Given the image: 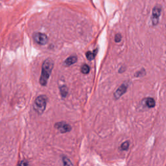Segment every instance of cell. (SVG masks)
I'll return each instance as SVG.
<instances>
[{
	"label": "cell",
	"mask_w": 166,
	"mask_h": 166,
	"mask_svg": "<svg viewBox=\"0 0 166 166\" xmlns=\"http://www.w3.org/2000/svg\"><path fill=\"white\" fill-rule=\"evenodd\" d=\"M54 63L51 59H46L42 64V73L40 78V83L42 86H46L49 79L52 69L53 68Z\"/></svg>",
	"instance_id": "cell-1"
},
{
	"label": "cell",
	"mask_w": 166,
	"mask_h": 166,
	"mask_svg": "<svg viewBox=\"0 0 166 166\" xmlns=\"http://www.w3.org/2000/svg\"><path fill=\"white\" fill-rule=\"evenodd\" d=\"M47 104V97L46 95H39L34 103V109L39 114L44 112Z\"/></svg>",
	"instance_id": "cell-2"
},
{
	"label": "cell",
	"mask_w": 166,
	"mask_h": 166,
	"mask_svg": "<svg viewBox=\"0 0 166 166\" xmlns=\"http://www.w3.org/2000/svg\"><path fill=\"white\" fill-rule=\"evenodd\" d=\"M34 40L40 45H45L48 41V38L46 34L42 33H36L33 34Z\"/></svg>",
	"instance_id": "cell-3"
},
{
	"label": "cell",
	"mask_w": 166,
	"mask_h": 166,
	"mask_svg": "<svg viewBox=\"0 0 166 166\" xmlns=\"http://www.w3.org/2000/svg\"><path fill=\"white\" fill-rule=\"evenodd\" d=\"M161 7L160 6H156L153 8V9H152V17H151L152 25H156L158 24L160 16L161 14Z\"/></svg>",
	"instance_id": "cell-4"
},
{
	"label": "cell",
	"mask_w": 166,
	"mask_h": 166,
	"mask_svg": "<svg viewBox=\"0 0 166 166\" xmlns=\"http://www.w3.org/2000/svg\"><path fill=\"white\" fill-rule=\"evenodd\" d=\"M55 126V128H56L58 130H60V132L61 133H65V132H69V131H70L72 129L71 126L69 124L65 123V122H60V123H56Z\"/></svg>",
	"instance_id": "cell-5"
},
{
	"label": "cell",
	"mask_w": 166,
	"mask_h": 166,
	"mask_svg": "<svg viewBox=\"0 0 166 166\" xmlns=\"http://www.w3.org/2000/svg\"><path fill=\"white\" fill-rule=\"evenodd\" d=\"M126 90H127V85H126V83L121 85L119 88L116 90V91L114 92V94H113L115 99H118L126 92Z\"/></svg>",
	"instance_id": "cell-6"
},
{
	"label": "cell",
	"mask_w": 166,
	"mask_h": 166,
	"mask_svg": "<svg viewBox=\"0 0 166 166\" xmlns=\"http://www.w3.org/2000/svg\"><path fill=\"white\" fill-rule=\"evenodd\" d=\"M77 57L76 56H71L64 61V65L66 66H69L77 62Z\"/></svg>",
	"instance_id": "cell-7"
},
{
	"label": "cell",
	"mask_w": 166,
	"mask_h": 166,
	"mask_svg": "<svg viewBox=\"0 0 166 166\" xmlns=\"http://www.w3.org/2000/svg\"><path fill=\"white\" fill-rule=\"evenodd\" d=\"M97 53V49H95L94 51H88L86 53V56L88 60H92L94 59L95 55Z\"/></svg>",
	"instance_id": "cell-8"
},
{
	"label": "cell",
	"mask_w": 166,
	"mask_h": 166,
	"mask_svg": "<svg viewBox=\"0 0 166 166\" xmlns=\"http://www.w3.org/2000/svg\"><path fill=\"white\" fill-rule=\"evenodd\" d=\"M146 105L148 108H154L155 107V101L153 98L148 97L146 99Z\"/></svg>",
	"instance_id": "cell-9"
},
{
	"label": "cell",
	"mask_w": 166,
	"mask_h": 166,
	"mask_svg": "<svg viewBox=\"0 0 166 166\" xmlns=\"http://www.w3.org/2000/svg\"><path fill=\"white\" fill-rule=\"evenodd\" d=\"M90 67L88 65L85 64L82 65L81 72L83 74H88L90 72Z\"/></svg>",
	"instance_id": "cell-10"
},
{
	"label": "cell",
	"mask_w": 166,
	"mask_h": 166,
	"mask_svg": "<svg viewBox=\"0 0 166 166\" xmlns=\"http://www.w3.org/2000/svg\"><path fill=\"white\" fill-rule=\"evenodd\" d=\"M60 90L61 95H62L63 97H65V96L67 95L68 92V90L67 87H66V86H62V87H61V88H60Z\"/></svg>",
	"instance_id": "cell-11"
},
{
	"label": "cell",
	"mask_w": 166,
	"mask_h": 166,
	"mask_svg": "<svg viewBox=\"0 0 166 166\" xmlns=\"http://www.w3.org/2000/svg\"><path fill=\"white\" fill-rule=\"evenodd\" d=\"M129 148V142L126 141L121 144V149L123 151H126L128 150Z\"/></svg>",
	"instance_id": "cell-12"
},
{
	"label": "cell",
	"mask_w": 166,
	"mask_h": 166,
	"mask_svg": "<svg viewBox=\"0 0 166 166\" xmlns=\"http://www.w3.org/2000/svg\"><path fill=\"white\" fill-rule=\"evenodd\" d=\"M62 160H63L64 165H72V163L71 162V161L69 160L68 158H66V157H63Z\"/></svg>",
	"instance_id": "cell-13"
},
{
	"label": "cell",
	"mask_w": 166,
	"mask_h": 166,
	"mask_svg": "<svg viewBox=\"0 0 166 166\" xmlns=\"http://www.w3.org/2000/svg\"><path fill=\"white\" fill-rule=\"evenodd\" d=\"M145 69H142V70H140V71L137 72L136 74H135V76H136V77H141V76H143V75H145Z\"/></svg>",
	"instance_id": "cell-14"
},
{
	"label": "cell",
	"mask_w": 166,
	"mask_h": 166,
	"mask_svg": "<svg viewBox=\"0 0 166 166\" xmlns=\"http://www.w3.org/2000/svg\"><path fill=\"white\" fill-rule=\"evenodd\" d=\"M121 38H122V37H121V34L120 33L117 34L116 35V37H115V42H121Z\"/></svg>",
	"instance_id": "cell-15"
},
{
	"label": "cell",
	"mask_w": 166,
	"mask_h": 166,
	"mask_svg": "<svg viewBox=\"0 0 166 166\" xmlns=\"http://www.w3.org/2000/svg\"><path fill=\"white\" fill-rule=\"evenodd\" d=\"M28 164H29L27 163V162H23V161L19 164V165H28Z\"/></svg>",
	"instance_id": "cell-16"
}]
</instances>
